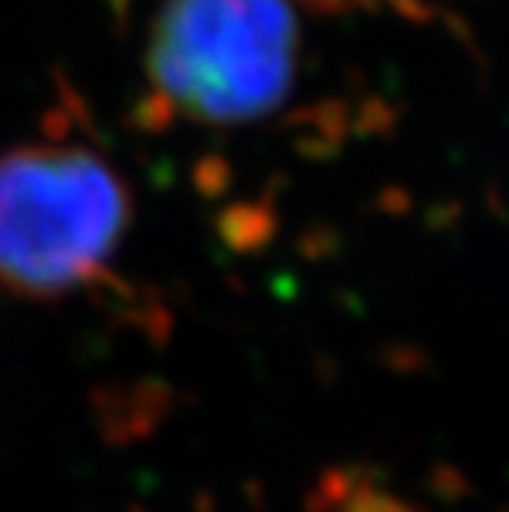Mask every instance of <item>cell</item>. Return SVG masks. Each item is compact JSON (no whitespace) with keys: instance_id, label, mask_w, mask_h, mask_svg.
Listing matches in <instances>:
<instances>
[{"instance_id":"1","label":"cell","mask_w":509,"mask_h":512,"mask_svg":"<svg viewBox=\"0 0 509 512\" xmlns=\"http://www.w3.org/2000/svg\"><path fill=\"white\" fill-rule=\"evenodd\" d=\"M129 225L123 179L83 146L30 143L0 156V285L63 298L110 265Z\"/></svg>"},{"instance_id":"2","label":"cell","mask_w":509,"mask_h":512,"mask_svg":"<svg viewBox=\"0 0 509 512\" xmlns=\"http://www.w3.org/2000/svg\"><path fill=\"white\" fill-rule=\"evenodd\" d=\"M298 20L288 0H166L153 20V93L192 123H248L295 80Z\"/></svg>"},{"instance_id":"3","label":"cell","mask_w":509,"mask_h":512,"mask_svg":"<svg viewBox=\"0 0 509 512\" xmlns=\"http://www.w3.org/2000/svg\"><path fill=\"white\" fill-rule=\"evenodd\" d=\"M308 4H318V7H344V4H351V0H308Z\"/></svg>"}]
</instances>
